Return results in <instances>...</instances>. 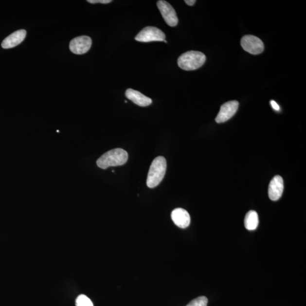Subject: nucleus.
Returning <instances> with one entry per match:
<instances>
[{"instance_id": "20e7f679", "label": "nucleus", "mask_w": 306, "mask_h": 306, "mask_svg": "<svg viewBox=\"0 0 306 306\" xmlns=\"http://www.w3.org/2000/svg\"><path fill=\"white\" fill-rule=\"evenodd\" d=\"M166 38V36L161 30L157 27L148 26L143 29L137 34L135 40L140 42H151L158 41L162 42Z\"/></svg>"}, {"instance_id": "f8f14e48", "label": "nucleus", "mask_w": 306, "mask_h": 306, "mask_svg": "<svg viewBox=\"0 0 306 306\" xmlns=\"http://www.w3.org/2000/svg\"><path fill=\"white\" fill-rule=\"evenodd\" d=\"M126 96L129 100L141 107L148 106L152 103V100L150 98L132 89H127Z\"/></svg>"}, {"instance_id": "f3484780", "label": "nucleus", "mask_w": 306, "mask_h": 306, "mask_svg": "<svg viewBox=\"0 0 306 306\" xmlns=\"http://www.w3.org/2000/svg\"><path fill=\"white\" fill-rule=\"evenodd\" d=\"M270 105L274 110H276V111H279L280 109V106H278V105L276 102H275L274 101H271Z\"/></svg>"}, {"instance_id": "ddd939ff", "label": "nucleus", "mask_w": 306, "mask_h": 306, "mask_svg": "<svg viewBox=\"0 0 306 306\" xmlns=\"http://www.w3.org/2000/svg\"><path fill=\"white\" fill-rule=\"evenodd\" d=\"M259 225V216L256 212L250 211L245 218V228L249 230H255Z\"/></svg>"}, {"instance_id": "a211bd4d", "label": "nucleus", "mask_w": 306, "mask_h": 306, "mask_svg": "<svg viewBox=\"0 0 306 306\" xmlns=\"http://www.w3.org/2000/svg\"><path fill=\"white\" fill-rule=\"evenodd\" d=\"M184 2L189 6H193L195 3L196 1L195 0H185Z\"/></svg>"}, {"instance_id": "1a4fd4ad", "label": "nucleus", "mask_w": 306, "mask_h": 306, "mask_svg": "<svg viewBox=\"0 0 306 306\" xmlns=\"http://www.w3.org/2000/svg\"><path fill=\"white\" fill-rule=\"evenodd\" d=\"M284 191V180L280 175H276L271 180L268 188V195L271 200L277 201Z\"/></svg>"}, {"instance_id": "aec40b11", "label": "nucleus", "mask_w": 306, "mask_h": 306, "mask_svg": "<svg viewBox=\"0 0 306 306\" xmlns=\"http://www.w3.org/2000/svg\"><path fill=\"white\" fill-rule=\"evenodd\" d=\"M125 103H127V101H125Z\"/></svg>"}, {"instance_id": "6ab92c4d", "label": "nucleus", "mask_w": 306, "mask_h": 306, "mask_svg": "<svg viewBox=\"0 0 306 306\" xmlns=\"http://www.w3.org/2000/svg\"><path fill=\"white\" fill-rule=\"evenodd\" d=\"M163 42H164L165 43H167V41H166V40H164L163 41Z\"/></svg>"}, {"instance_id": "423d86ee", "label": "nucleus", "mask_w": 306, "mask_h": 306, "mask_svg": "<svg viewBox=\"0 0 306 306\" xmlns=\"http://www.w3.org/2000/svg\"><path fill=\"white\" fill-rule=\"evenodd\" d=\"M161 15L168 26L175 27L178 25V18L176 12L169 3L163 0H160L157 3Z\"/></svg>"}, {"instance_id": "dca6fc26", "label": "nucleus", "mask_w": 306, "mask_h": 306, "mask_svg": "<svg viewBox=\"0 0 306 306\" xmlns=\"http://www.w3.org/2000/svg\"><path fill=\"white\" fill-rule=\"evenodd\" d=\"M87 1L90 3H103V4H106V3L112 2L111 0H88Z\"/></svg>"}, {"instance_id": "0eeeda50", "label": "nucleus", "mask_w": 306, "mask_h": 306, "mask_svg": "<svg viewBox=\"0 0 306 306\" xmlns=\"http://www.w3.org/2000/svg\"><path fill=\"white\" fill-rule=\"evenodd\" d=\"M92 40L88 36H81L75 37L71 40L70 49L72 53L76 54H83L88 53L90 49Z\"/></svg>"}, {"instance_id": "f03ea898", "label": "nucleus", "mask_w": 306, "mask_h": 306, "mask_svg": "<svg viewBox=\"0 0 306 306\" xmlns=\"http://www.w3.org/2000/svg\"><path fill=\"white\" fill-rule=\"evenodd\" d=\"M167 163L163 157H158L151 164L146 183L147 187L153 188L159 185L166 174Z\"/></svg>"}, {"instance_id": "6e6552de", "label": "nucleus", "mask_w": 306, "mask_h": 306, "mask_svg": "<svg viewBox=\"0 0 306 306\" xmlns=\"http://www.w3.org/2000/svg\"><path fill=\"white\" fill-rule=\"evenodd\" d=\"M238 101H232L224 103L221 106L220 111L216 116V122L218 123H225L235 114L238 109Z\"/></svg>"}, {"instance_id": "2eb2a0df", "label": "nucleus", "mask_w": 306, "mask_h": 306, "mask_svg": "<svg viewBox=\"0 0 306 306\" xmlns=\"http://www.w3.org/2000/svg\"><path fill=\"white\" fill-rule=\"evenodd\" d=\"M208 298L204 296L199 297L194 299L186 306H207Z\"/></svg>"}, {"instance_id": "4468645a", "label": "nucleus", "mask_w": 306, "mask_h": 306, "mask_svg": "<svg viewBox=\"0 0 306 306\" xmlns=\"http://www.w3.org/2000/svg\"><path fill=\"white\" fill-rule=\"evenodd\" d=\"M76 306H94L92 301L85 295H79L75 301Z\"/></svg>"}, {"instance_id": "7ed1b4c3", "label": "nucleus", "mask_w": 306, "mask_h": 306, "mask_svg": "<svg viewBox=\"0 0 306 306\" xmlns=\"http://www.w3.org/2000/svg\"><path fill=\"white\" fill-rule=\"evenodd\" d=\"M206 61L205 55L199 51H188L178 58V66L184 71H195L201 68Z\"/></svg>"}, {"instance_id": "39448f33", "label": "nucleus", "mask_w": 306, "mask_h": 306, "mask_svg": "<svg viewBox=\"0 0 306 306\" xmlns=\"http://www.w3.org/2000/svg\"><path fill=\"white\" fill-rule=\"evenodd\" d=\"M241 46L244 50L251 54H259L264 50V43L259 37L253 36H245L241 39Z\"/></svg>"}, {"instance_id": "f257e3e1", "label": "nucleus", "mask_w": 306, "mask_h": 306, "mask_svg": "<svg viewBox=\"0 0 306 306\" xmlns=\"http://www.w3.org/2000/svg\"><path fill=\"white\" fill-rule=\"evenodd\" d=\"M128 154L125 150L120 148L113 149L103 154L97 160L99 167L106 169L109 167L122 166L128 160Z\"/></svg>"}, {"instance_id": "9d476101", "label": "nucleus", "mask_w": 306, "mask_h": 306, "mask_svg": "<svg viewBox=\"0 0 306 306\" xmlns=\"http://www.w3.org/2000/svg\"><path fill=\"white\" fill-rule=\"evenodd\" d=\"M26 33L25 30L16 31L2 41V47L4 49H9L19 45L25 40Z\"/></svg>"}, {"instance_id": "9b49d317", "label": "nucleus", "mask_w": 306, "mask_h": 306, "mask_svg": "<svg viewBox=\"0 0 306 306\" xmlns=\"http://www.w3.org/2000/svg\"><path fill=\"white\" fill-rule=\"evenodd\" d=\"M171 218L175 224L179 228L185 229L190 225L191 217L187 211L182 208H177L171 213Z\"/></svg>"}]
</instances>
